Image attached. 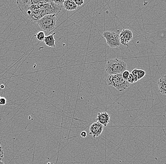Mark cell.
Here are the masks:
<instances>
[{
    "label": "cell",
    "instance_id": "ffe728a7",
    "mask_svg": "<svg viewBox=\"0 0 166 164\" xmlns=\"http://www.w3.org/2000/svg\"><path fill=\"white\" fill-rule=\"evenodd\" d=\"M4 156V152L1 147V145L0 144V161H1Z\"/></svg>",
    "mask_w": 166,
    "mask_h": 164
},
{
    "label": "cell",
    "instance_id": "cb8c5ba5",
    "mask_svg": "<svg viewBox=\"0 0 166 164\" xmlns=\"http://www.w3.org/2000/svg\"><path fill=\"white\" fill-rule=\"evenodd\" d=\"M54 164L53 163H51V162H48V163H47V164Z\"/></svg>",
    "mask_w": 166,
    "mask_h": 164
},
{
    "label": "cell",
    "instance_id": "44dd1931",
    "mask_svg": "<svg viewBox=\"0 0 166 164\" xmlns=\"http://www.w3.org/2000/svg\"><path fill=\"white\" fill-rule=\"evenodd\" d=\"M80 135L82 138H86L87 136V133L86 131H82V132H81Z\"/></svg>",
    "mask_w": 166,
    "mask_h": 164
},
{
    "label": "cell",
    "instance_id": "d4e9b609",
    "mask_svg": "<svg viewBox=\"0 0 166 164\" xmlns=\"http://www.w3.org/2000/svg\"><path fill=\"white\" fill-rule=\"evenodd\" d=\"M1 96H0V99H1Z\"/></svg>",
    "mask_w": 166,
    "mask_h": 164
},
{
    "label": "cell",
    "instance_id": "5bb4252c",
    "mask_svg": "<svg viewBox=\"0 0 166 164\" xmlns=\"http://www.w3.org/2000/svg\"><path fill=\"white\" fill-rule=\"evenodd\" d=\"M137 72H138V70L137 69H134L131 72L132 74L133 75V76L134 77V82H137L138 81Z\"/></svg>",
    "mask_w": 166,
    "mask_h": 164
},
{
    "label": "cell",
    "instance_id": "7a4b0ae2",
    "mask_svg": "<svg viewBox=\"0 0 166 164\" xmlns=\"http://www.w3.org/2000/svg\"><path fill=\"white\" fill-rule=\"evenodd\" d=\"M127 69V63L122 60L115 58L108 61L105 70L109 75H116L122 73Z\"/></svg>",
    "mask_w": 166,
    "mask_h": 164
},
{
    "label": "cell",
    "instance_id": "ba28073f",
    "mask_svg": "<svg viewBox=\"0 0 166 164\" xmlns=\"http://www.w3.org/2000/svg\"><path fill=\"white\" fill-rule=\"evenodd\" d=\"M96 120L104 126L106 127L110 122V116L107 112H101L97 114Z\"/></svg>",
    "mask_w": 166,
    "mask_h": 164
},
{
    "label": "cell",
    "instance_id": "5b68a950",
    "mask_svg": "<svg viewBox=\"0 0 166 164\" xmlns=\"http://www.w3.org/2000/svg\"><path fill=\"white\" fill-rule=\"evenodd\" d=\"M103 36L106 40V42L111 48H117L120 46V43L119 36L115 32L106 31L104 32Z\"/></svg>",
    "mask_w": 166,
    "mask_h": 164
},
{
    "label": "cell",
    "instance_id": "2e32d148",
    "mask_svg": "<svg viewBox=\"0 0 166 164\" xmlns=\"http://www.w3.org/2000/svg\"><path fill=\"white\" fill-rule=\"evenodd\" d=\"M128 81L129 84H133L134 82V77L133 76V75L131 73H130L129 77L128 78Z\"/></svg>",
    "mask_w": 166,
    "mask_h": 164
},
{
    "label": "cell",
    "instance_id": "4fadbf2b",
    "mask_svg": "<svg viewBox=\"0 0 166 164\" xmlns=\"http://www.w3.org/2000/svg\"><path fill=\"white\" fill-rule=\"evenodd\" d=\"M146 74V72L142 70H138L137 72V79L138 81L141 80L145 76Z\"/></svg>",
    "mask_w": 166,
    "mask_h": 164
},
{
    "label": "cell",
    "instance_id": "d6986e66",
    "mask_svg": "<svg viewBox=\"0 0 166 164\" xmlns=\"http://www.w3.org/2000/svg\"><path fill=\"white\" fill-rule=\"evenodd\" d=\"M53 1V3L56 4L57 5L63 6V4L64 1L60 0V1Z\"/></svg>",
    "mask_w": 166,
    "mask_h": 164
},
{
    "label": "cell",
    "instance_id": "9c48e42d",
    "mask_svg": "<svg viewBox=\"0 0 166 164\" xmlns=\"http://www.w3.org/2000/svg\"><path fill=\"white\" fill-rule=\"evenodd\" d=\"M157 83L159 92L166 95V75L162 76Z\"/></svg>",
    "mask_w": 166,
    "mask_h": 164
},
{
    "label": "cell",
    "instance_id": "8992f818",
    "mask_svg": "<svg viewBox=\"0 0 166 164\" xmlns=\"http://www.w3.org/2000/svg\"><path fill=\"white\" fill-rule=\"evenodd\" d=\"M104 130V126L98 122L92 123L89 127V134L93 138L101 135Z\"/></svg>",
    "mask_w": 166,
    "mask_h": 164
},
{
    "label": "cell",
    "instance_id": "9a60e30c",
    "mask_svg": "<svg viewBox=\"0 0 166 164\" xmlns=\"http://www.w3.org/2000/svg\"><path fill=\"white\" fill-rule=\"evenodd\" d=\"M130 72L128 70L124 71L122 73V75L123 78L124 79V80L125 81L128 80V78L129 77V74H130Z\"/></svg>",
    "mask_w": 166,
    "mask_h": 164
},
{
    "label": "cell",
    "instance_id": "277c9868",
    "mask_svg": "<svg viewBox=\"0 0 166 164\" xmlns=\"http://www.w3.org/2000/svg\"><path fill=\"white\" fill-rule=\"evenodd\" d=\"M57 21L56 15L48 14L40 19L36 23L42 30L49 32L55 28Z\"/></svg>",
    "mask_w": 166,
    "mask_h": 164
},
{
    "label": "cell",
    "instance_id": "30bf717a",
    "mask_svg": "<svg viewBox=\"0 0 166 164\" xmlns=\"http://www.w3.org/2000/svg\"><path fill=\"white\" fill-rule=\"evenodd\" d=\"M63 7L64 9L68 11H73L77 10L78 8L77 5L72 0H66L64 1Z\"/></svg>",
    "mask_w": 166,
    "mask_h": 164
},
{
    "label": "cell",
    "instance_id": "8fae6325",
    "mask_svg": "<svg viewBox=\"0 0 166 164\" xmlns=\"http://www.w3.org/2000/svg\"><path fill=\"white\" fill-rule=\"evenodd\" d=\"M55 34V33H54L51 35H49L46 36L45 37V39L43 41V42L45 43V44L47 46L50 47V48H54L55 47V40L54 38V36Z\"/></svg>",
    "mask_w": 166,
    "mask_h": 164
},
{
    "label": "cell",
    "instance_id": "3957f363",
    "mask_svg": "<svg viewBox=\"0 0 166 164\" xmlns=\"http://www.w3.org/2000/svg\"><path fill=\"white\" fill-rule=\"evenodd\" d=\"M108 85L115 88L119 92L127 90L130 84L127 81L123 78L122 73L116 75H109L107 78Z\"/></svg>",
    "mask_w": 166,
    "mask_h": 164
},
{
    "label": "cell",
    "instance_id": "7c38bea8",
    "mask_svg": "<svg viewBox=\"0 0 166 164\" xmlns=\"http://www.w3.org/2000/svg\"><path fill=\"white\" fill-rule=\"evenodd\" d=\"M36 37L37 39L39 40V41L43 42L46 36H45V34L44 31H40V32H38L36 34Z\"/></svg>",
    "mask_w": 166,
    "mask_h": 164
},
{
    "label": "cell",
    "instance_id": "6da1fadb",
    "mask_svg": "<svg viewBox=\"0 0 166 164\" xmlns=\"http://www.w3.org/2000/svg\"><path fill=\"white\" fill-rule=\"evenodd\" d=\"M17 5L22 13L32 22L36 23L40 19L48 14L57 15L62 7L52 1H17Z\"/></svg>",
    "mask_w": 166,
    "mask_h": 164
},
{
    "label": "cell",
    "instance_id": "ac0fdd59",
    "mask_svg": "<svg viewBox=\"0 0 166 164\" xmlns=\"http://www.w3.org/2000/svg\"><path fill=\"white\" fill-rule=\"evenodd\" d=\"M7 103V100L4 97H1L0 99V105H5Z\"/></svg>",
    "mask_w": 166,
    "mask_h": 164
},
{
    "label": "cell",
    "instance_id": "e0dca14e",
    "mask_svg": "<svg viewBox=\"0 0 166 164\" xmlns=\"http://www.w3.org/2000/svg\"><path fill=\"white\" fill-rule=\"evenodd\" d=\"M73 1L78 7L81 6V5L84 4V1L83 0H73Z\"/></svg>",
    "mask_w": 166,
    "mask_h": 164
},
{
    "label": "cell",
    "instance_id": "52a82bcc",
    "mask_svg": "<svg viewBox=\"0 0 166 164\" xmlns=\"http://www.w3.org/2000/svg\"><path fill=\"white\" fill-rule=\"evenodd\" d=\"M120 44L128 46V43L133 39V33L129 30H123L119 35Z\"/></svg>",
    "mask_w": 166,
    "mask_h": 164
},
{
    "label": "cell",
    "instance_id": "7402d4cb",
    "mask_svg": "<svg viewBox=\"0 0 166 164\" xmlns=\"http://www.w3.org/2000/svg\"><path fill=\"white\" fill-rule=\"evenodd\" d=\"M0 88H1V89H3L5 87H4V86L3 85H1V86H0Z\"/></svg>",
    "mask_w": 166,
    "mask_h": 164
},
{
    "label": "cell",
    "instance_id": "603a6c76",
    "mask_svg": "<svg viewBox=\"0 0 166 164\" xmlns=\"http://www.w3.org/2000/svg\"><path fill=\"white\" fill-rule=\"evenodd\" d=\"M0 164H4V162H3L1 161H0Z\"/></svg>",
    "mask_w": 166,
    "mask_h": 164
}]
</instances>
